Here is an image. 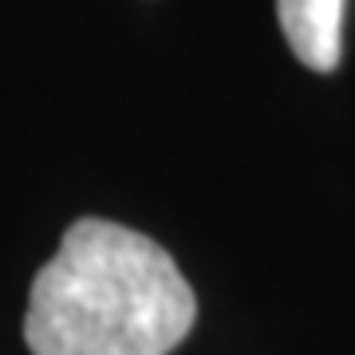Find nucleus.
<instances>
[{"label":"nucleus","instance_id":"2","mask_svg":"<svg viewBox=\"0 0 355 355\" xmlns=\"http://www.w3.org/2000/svg\"><path fill=\"white\" fill-rule=\"evenodd\" d=\"M343 4L347 0H277L280 32L292 55L312 71H336L343 55Z\"/></svg>","mask_w":355,"mask_h":355},{"label":"nucleus","instance_id":"1","mask_svg":"<svg viewBox=\"0 0 355 355\" xmlns=\"http://www.w3.org/2000/svg\"><path fill=\"white\" fill-rule=\"evenodd\" d=\"M198 320L190 280L146 233L79 217L28 292L32 355H170Z\"/></svg>","mask_w":355,"mask_h":355}]
</instances>
